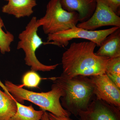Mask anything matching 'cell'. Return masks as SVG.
Here are the masks:
<instances>
[{
  "label": "cell",
  "mask_w": 120,
  "mask_h": 120,
  "mask_svg": "<svg viewBox=\"0 0 120 120\" xmlns=\"http://www.w3.org/2000/svg\"><path fill=\"white\" fill-rule=\"evenodd\" d=\"M97 6L92 16L87 20L76 25L79 28L89 30L107 26L120 27V17L102 0H97Z\"/></svg>",
  "instance_id": "obj_7"
},
{
  "label": "cell",
  "mask_w": 120,
  "mask_h": 120,
  "mask_svg": "<svg viewBox=\"0 0 120 120\" xmlns=\"http://www.w3.org/2000/svg\"><path fill=\"white\" fill-rule=\"evenodd\" d=\"M96 99L120 107V88L105 74L90 76Z\"/></svg>",
  "instance_id": "obj_8"
},
{
  "label": "cell",
  "mask_w": 120,
  "mask_h": 120,
  "mask_svg": "<svg viewBox=\"0 0 120 120\" xmlns=\"http://www.w3.org/2000/svg\"><path fill=\"white\" fill-rule=\"evenodd\" d=\"M120 27L114 26L105 30H89L74 27L68 30L48 35L45 44H52L60 47H66L69 41L75 38H82L93 42L99 47L106 37Z\"/></svg>",
  "instance_id": "obj_6"
},
{
  "label": "cell",
  "mask_w": 120,
  "mask_h": 120,
  "mask_svg": "<svg viewBox=\"0 0 120 120\" xmlns=\"http://www.w3.org/2000/svg\"><path fill=\"white\" fill-rule=\"evenodd\" d=\"M2 8L4 13L12 15L17 19L29 17L34 13L37 5L36 0H9Z\"/></svg>",
  "instance_id": "obj_11"
},
{
  "label": "cell",
  "mask_w": 120,
  "mask_h": 120,
  "mask_svg": "<svg viewBox=\"0 0 120 120\" xmlns=\"http://www.w3.org/2000/svg\"><path fill=\"white\" fill-rule=\"evenodd\" d=\"M15 101L17 111L11 120H41L45 111L35 110L32 105L27 106Z\"/></svg>",
  "instance_id": "obj_14"
},
{
  "label": "cell",
  "mask_w": 120,
  "mask_h": 120,
  "mask_svg": "<svg viewBox=\"0 0 120 120\" xmlns=\"http://www.w3.org/2000/svg\"><path fill=\"white\" fill-rule=\"evenodd\" d=\"M79 22L78 13L64 9L61 0H50L45 16L37 21L39 27L42 26L44 33L47 35L76 26Z\"/></svg>",
  "instance_id": "obj_5"
},
{
  "label": "cell",
  "mask_w": 120,
  "mask_h": 120,
  "mask_svg": "<svg viewBox=\"0 0 120 120\" xmlns=\"http://www.w3.org/2000/svg\"><path fill=\"white\" fill-rule=\"evenodd\" d=\"M78 116L80 120H120V107L95 98Z\"/></svg>",
  "instance_id": "obj_9"
},
{
  "label": "cell",
  "mask_w": 120,
  "mask_h": 120,
  "mask_svg": "<svg viewBox=\"0 0 120 120\" xmlns=\"http://www.w3.org/2000/svg\"><path fill=\"white\" fill-rule=\"evenodd\" d=\"M96 46L91 41L71 43L62 54L61 75L72 78L78 75L91 76L105 74L109 58L96 55L94 52Z\"/></svg>",
  "instance_id": "obj_1"
},
{
  "label": "cell",
  "mask_w": 120,
  "mask_h": 120,
  "mask_svg": "<svg viewBox=\"0 0 120 120\" xmlns=\"http://www.w3.org/2000/svg\"><path fill=\"white\" fill-rule=\"evenodd\" d=\"M113 11L118 15H120V0H102Z\"/></svg>",
  "instance_id": "obj_18"
},
{
  "label": "cell",
  "mask_w": 120,
  "mask_h": 120,
  "mask_svg": "<svg viewBox=\"0 0 120 120\" xmlns=\"http://www.w3.org/2000/svg\"><path fill=\"white\" fill-rule=\"evenodd\" d=\"M5 86L15 100L22 104H23L25 101H29L38 105L42 110L59 116L70 117L71 114L61 105L60 98L63 97L64 93L61 88L56 84L52 85L50 91L40 93L26 90L21 85H16L8 80L5 81Z\"/></svg>",
  "instance_id": "obj_3"
},
{
  "label": "cell",
  "mask_w": 120,
  "mask_h": 120,
  "mask_svg": "<svg viewBox=\"0 0 120 120\" xmlns=\"http://www.w3.org/2000/svg\"><path fill=\"white\" fill-rule=\"evenodd\" d=\"M4 26L3 20L0 17V51L2 54L11 51V45L15 39L14 35L11 32L3 30L2 28Z\"/></svg>",
  "instance_id": "obj_15"
},
{
  "label": "cell",
  "mask_w": 120,
  "mask_h": 120,
  "mask_svg": "<svg viewBox=\"0 0 120 120\" xmlns=\"http://www.w3.org/2000/svg\"><path fill=\"white\" fill-rule=\"evenodd\" d=\"M96 52L97 56L109 58L120 56V28L105 38Z\"/></svg>",
  "instance_id": "obj_12"
},
{
  "label": "cell",
  "mask_w": 120,
  "mask_h": 120,
  "mask_svg": "<svg viewBox=\"0 0 120 120\" xmlns=\"http://www.w3.org/2000/svg\"><path fill=\"white\" fill-rule=\"evenodd\" d=\"M5 0L7 1H8L9 0Z\"/></svg>",
  "instance_id": "obj_22"
},
{
  "label": "cell",
  "mask_w": 120,
  "mask_h": 120,
  "mask_svg": "<svg viewBox=\"0 0 120 120\" xmlns=\"http://www.w3.org/2000/svg\"><path fill=\"white\" fill-rule=\"evenodd\" d=\"M37 20L35 16L32 17L25 30L20 33L19 35V41L17 49L23 50L25 54L26 64L30 67L31 70L35 71H49L55 69L59 64L46 65L41 63L36 56V50L42 44H45L37 32L39 27Z\"/></svg>",
  "instance_id": "obj_4"
},
{
  "label": "cell",
  "mask_w": 120,
  "mask_h": 120,
  "mask_svg": "<svg viewBox=\"0 0 120 120\" xmlns=\"http://www.w3.org/2000/svg\"><path fill=\"white\" fill-rule=\"evenodd\" d=\"M49 79L63 91L64 95L60 98L62 107L75 116H78L79 111L86 110L96 98L90 76L78 75L68 78L61 75Z\"/></svg>",
  "instance_id": "obj_2"
},
{
  "label": "cell",
  "mask_w": 120,
  "mask_h": 120,
  "mask_svg": "<svg viewBox=\"0 0 120 120\" xmlns=\"http://www.w3.org/2000/svg\"><path fill=\"white\" fill-rule=\"evenodd\" d=\"M105 72L120 75V56L109 58L106 68Z\"/></svg>",
  "instance_id": "obj_17"
},
{
  "label": "cell",
  "mask_w": 120,
  "mask_h": 120,
  "mask_svg": "<svg viewBox=\"0 0 120 120\" xmlns=\"http://www.w3.org/2000/svg\"><path fill=\"white\" fill-rule=\"evenodd\" d=\"M4 86L2 87L4 92L0 90V120H11L17 111V105Z\"/></svg>",
  "instance_id": "obj_13"
},
{
  "label": "cell",
  "mask_w": 120,
  "mask_h": 120,
  "mask_svg": "<svg viewBox=\"0 0 120 120\" xmlns=\"http://www.w3.org/2000/svg\"><path fill=\"white\" fill-rule=\"evenodd\" d=\"M105 74L107 75L110 80L118 88H120V75L115 73L105 72Z\"/></svg>",
  "instance_id": "obj_19"
},
{
  "label": "cell",
  "mask_w": 120,
  "mask_h": 120,
  "mask_svg": "<svg viewBox=\"0 0 120 120\" xmlns=\"http://www.w3.org/2000/svg\"><path fill=\"white\" fill-rule=\"evenodd\" d=\"M42 79L35 71H28L25 73L22 78V87L28 88H38Z\"/></svg>",
  "instance_id": "obj_16"
},
{
  "label": "cell",
  "mask_w": 120,
  "mask_h": 120,
  "mask_svg": "<svg viewBox=\"0 0 120 120\" xmlns=\"http://www.w3.org/2000/svg\"><path fill=\"white\" fill-rule=\"evenodd\" d=\"M49 120H73L70 117L59 116L54 115L51 113H48Z\"/></svg>",
  "instance_id": "obj_20"
},
{
  "label": "cell",
  "mask_w": 120,
  "mask_h": 120,
  "mask_svg": "<svg viewBox=\"0 0 120 120\" xmlns=\"http://www.w3.org/2000/svg\"><path fill=\"white\" fill-rule=\"evenodd\" d=\"M62 8L68 12H76L79 22H86L92 16L97 6V0H61Z\"/></svg>",
  "instance_id": "obj_10"
},
{
  "label": "cell",
  "mask_w": 120,
  "mask_h": 120,
  "mask_svg": "<svg viewBox=\"0 0 120 120\" xmlns=\"http://www.w3.org/2000/svg\"><path fill=\"white\" fill-rule=\"evenodd\" d=\"M41 120H49V119L48 112L46 111H45L43 115H42V117Z\"/></svg>",
  "instance_id": "obj_21"
}]
</instances>
